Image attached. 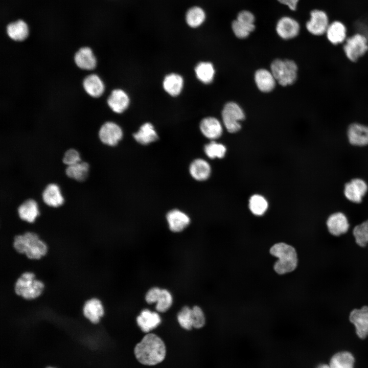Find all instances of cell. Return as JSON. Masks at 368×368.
Listing matches in <instances>:
<instances>
[{
  "label": "cell",
  "instance_id": "6da1fadb",
  "mask_svg": "<svg viewBox=\"0 0 368 368\" xmlns=\"http://www.w3.org/2000/svg\"><path fill=\"white\" fill-rule=\"evenodd\" d=\"M134 355L142 364L154 365L164 360L166 354V346L157 335L148 333L134 348Z\"/></svg>",
  "mask_w": 368,
  "mask_h": 368
},
{
  "label": "cell",
  "instance_id": "7a4b0ae2",
  "mask_svg": "<svg viewBox=\"0 0 368 368\" xmlns=\"http://www.w3.org/2000/svg\"><path fill=\"white\" fill-rule=\"evenodd\" d=\"M269 253L278 259L273 266L274 272L278 274L291 273L297 268L298 254L291 245L283 242L275 243L270 247Z\"/></svg>",
  "mask_w": 368,
  "mask_h": 368
},
{
  "label": "cell",
  "instance_id": "3957f363",
  "mask_svg": "<svg viewBox=\"0 0 368 368\" xmlns=\"http://www.w3.org/2000/svg\"><path fill=\"white\" fill-rule=\"evenodd\" d=\"M13 247L20 254H25L32 260H38L44 256L48 246L35 233L28 232L16 236L14 238Z\"/></svg>",
  "mask_w": 368,
  "mask_h": 368
},
{
  "label": "cell",
  "instance_id": "277c9868",
  "mask_svg": "<svg viewBox=\"0 0 368 368\" xmlns=\"http://www.w3.org/2000/svg\"><path fill=\"white\" fill-rule=\"evenodd\" d=\"M270 71L277 82L283 86L293 84L297 77V65L290 59L274 60L271 63Z\"/></svg>",
  "mask_w": 368,
  "mask_h": 368
},
{
  "label": "cell",
  "instance_id": "5b68a950",
  "mask_svg": "<svg viewBox=\"0 0 368 368\" xmlns=\"http://www.w3.org/2000/svg\"><path fill=\"white\" fill-rule=\"evenodd\" d=\"M44 285L31 272L23 273L17 280L14 286L16 294L27 300L38 297L43 291Z\"/></svg>",
  "mask_w": 368,
  "mask_h": 368
},
{
  "label": "cell",
  "instance_id": "8992f818",
  "mask_svg": "<svg viewBox=\"0 0 368 368\" xmlns=\"http://www.w3.org/2000/svg\"><path fill=\"white\" fill-rule=\"evenodd\" d=\"M223 125L231 133L238 132L241 128L240 122L245 118V113L239 105L235 102L225 104L221 112Z\"/></svg>",
  "mask_w": 368,
  "mask_h": 368
},
{
  "label": "cell",
  "instance_id": "52a82bcc",
  "mask_svg": "<svg viewBox=\"0 0 368 368\" xmlns=\"http://www.w3.org/2000/svg\"><path fill=\"white\" fill-rule=\"evenodd\" d=\"M343 50L350 61L356 62L367 52L368 40L363 34H354L346 40Z\"/></svg>",
  "mask_w": 368,
  "mask_h": 368
},
{
  "label": "cell",
  "instance_id": "ba28073f",
  "mask_svg": "<svg viewBox=\"0 0 368 368\" xmlns=\"http://www.w3.org/2000/svg\"><path fill=\"white\" fill-rule=\"evenodd\" d=\"M145 298L148 304H156V310L160 313L167 311L173 303V297L170 291L157 287H153L149 289Z\"/></svg>",
  "mask_w": 368,
  "mask_h": 368
},
{
  "label": "cell",
  "instance_id": "9c48e42d",
  "mask_svg": "<svg viewBox=\"0 0 368 368\" xmlns=\"http://www.w3.org/2000/svg\"><path fill=\"white\" fill-rule=\"evenodd\" d=\"M349 319L354 325L359 338L364 339L368 336V305L352 309L349 313Z\"/></svg>",
  "mask_w": 368,
  "mask_h": 368
},
{
  "label": "cell",
  "instance_id": "30bf717a",
  "mask_svg": "<svg viewBox=\"0 0 368 368\" xmlns=\"http://www.w3.org/2000/svg\"><path fill=\"white\" fill-rule=\"evenodd\" d=\"M368 191L366 181L360 178H355L346 183L343 194L347 199L354 203H360Z\"/></svg>",
  "mask_w": 368,
  "mask_h": 368
},
{
  "label": "cell",
  "instance_id": "8fae6325",
  "mask_svg": "<svg viewBox=\"0 0 368 368\" xmlns=\"http://www.w3.org/2000/svg\"><path fill=\"white\" fill-rule=\"evenodd\" d=\"M98 135L102 143L109 146H114L122 139L123 131L116 123L107 122L100 127Z\"/></svg>",
  "mask_w": 368,
  "mask_h": 368
},
{
  "label": "cell",
  "instance_id": "7c38bea8",
  "mask_svg": "<svg viewBox=\"0 0 368 368\" xmlns=\"http://www.w3.org/2000/svg\"><path fill=\"white\" fill-rule=\"evenodd\" d=\"M328 232L334 237H339L346 234L350 228L347 216L340 212L331 214L326 221Z\"/></svg>",
  "mask_w": 368,
  "mask_h": 368
},
{
  "label": "cell",
  "instance_id": "4fadbf2b",
  "mask_svg": "<svg viewBox=\"0 0 368 368\" xmlns=\"http://www.w3.org/2000/svg\"><path fill=\"white\" fill-rule=\"evenodd\" d=\"M347 137L349 143L353 146L368 145V125L357 122L351 124L348 127Z\"/></svg>",
  "mask_w": 368,
  "mask_h": 368
},
{
  "label": "cell",
  "instance_id": "5bb4252c",
  "mask_svg": "<svg viewBox=\"0 0 368 368\" xmlns=\"http://www.w3.org/2000/svg\"><path fill=\"white\" fill-rule=\"evenodd\" d=\"M328 26V18L325 12L314 10L311 12L310 19L306 24V28L310 33L317 36L323 35Z\"/></svg>",
  "mask_w": 368,
  "mask_h": 368
},
{
  "label": "cell",
  "instance_id": "9a60e30c",
  "mask_svg": "<svg viewBox=\"0 0 368 368\" xmlns=\"http://www.w3.org/2000/svg\"><path fill=\"white\" fill-rule=\"evenodd\" d=\"M136 321L141 330L148 333L160 325L162 319L157 312L145 309L140 313Z\"/></svg>",
  "mask_w": 368,
  "mask_h": 368
},
{
  "label": "cell",
  "instance_id": "2e32d148",
  "mask_svg": "<svg viewBox=\"0 0 368 368\" xmlns=\"http://www.w3.org/2000/svg\"><path fill=\"white\" fill-rule=\"evenodd\" d=\"M300 25L293 18L284 16L280 19L276 26L278 35L284 39H290L295 37L299 33Z\"/></svg>",
  "mask_w": 368,
  "mask_h": 368
},
{
  "label": "cell",
  "instance_id": "e0dca14e",
  "mask_svg": "<svg viewBox=\"0 0 368 368\" xmlns=\"http://www.w3.org/2000/svg\"><path fill=\"white\" fill-rule=\"evenodd\" d=\"M200 129L202 134L211 141L219 138L223 133V126L217 119L209 117L202 119L200 123Z\"/></svg>",
  "mask_w": 368,
  "mask_h": 368
},
{
  "label": "cell",
  "instance_id": "ac0fdd59",
  "mask_svg": "<svg viewBox=\"0 0 368 368\" xmlns=\"http://www.w3.org/2000/svg\"><path fill=\"white\" fill-rule=\"evenodd\" d=\"M107 102L108 105L113 112L121 113L128 107L129 98L123 90L116 89L111 91Z\"/></svg>",
  "mask_w": 368,
  "mask_h": 368
},
{
  "label": "cell",
  "instance_id": "d6986e66",
  "mask_svg": "<svg viewBox=\"0 0 368 368\" xmlns=\"http://www.w3.org/2000/svg\"><path fill=\"white\" fill-rule=\"evenodd\" d=\"M84 316L93 324L99 322L104 314V309L101 302L98 298L87 300L83 308Z\"/></svg>",
  "mask_w": 368,
  "mask_h": 368
},
{
  "label": "cell",
  "instance_id": "ffe728a7",
  "mask_svg": "<svg viewBox=\"0 0 368 368\" xmlns=\"http://www.w3.org/2000/svg\"><path fill=\"white\" fill-rule=\"evenodd\" d=\"M76 65L80 69L92 70L97 64L96 58L91 50L88 47L81 48L74 55Z\"/></svg>",
  "mask_w": 368,
  "mask_h": 368
},
{
  "label": "cell",
  "instance_id": "44dd1931",
  "mask_svg": "<svg viewBox=\"0 0 368 368\" xmlns=\"http://www.w3.org/2000/svg\"><path fill=\"white\" fill-rule=\"evenodd\" d=\"M43 201L47 205L54 208L61 206L64 201L60 189L54 183L48 184L42 193Z\"/></svg>",
  "mask_w": 368,
  "mask_h": 368
},
{
  "label": "cell",
  "instance_id": "7402d4cb",
  "mask_svg": "<svg viewBox=\"0 0 368 368\" xmlns=\"http://www.w3.org/2000/svg\"><path fill=\"white\" fill-rule=\"evenodd\" d=\"M166 218L170 229L175 233L182 231L190 222L189 216L178 210L170 211L168 213Z\"/></svg>",
  "mask_w": 368,
  "mask_h": 368
},
{
  "label": "cell",
  "instance_id": "603a6c76",
  "mask_svg": "<svg viewBox=\"0 0 368 368\" xmlns=\"http://www.w3.org/2000/svg\"><path fill=\"white\" fill-rule=\"evenodd\" d=\"M254 79L258 88L263 93L272 91L277 82L271 71L265 68L258 70L255 73Z\"/></svg>",
  "mask_w": 368,
  "mask_h": 368
},
{
  "label": "cell",
  "instance_id": "cb8c5ba5",
  "mask_svg": "<svg viewBox=\"0 0 368 368\" xmlns=\"http://www.w3.org/2000/svg\"><path fill=\"white\" fill-rule=\"evenodd\" d=\"M19 217L29 223H33L39 214L37 202L29 198L22 202L17 208Z\"/></svg>",
  "mask_w": 368,
  "mask_h": 368
},
{
  "label": "cell",
  "instance_id": "d4e9b609",
  "mask_svg": "<svg viewBox=\"0 0 368 368\" xmlns=\"http://www.w3.org/2000/svg\"><path fill=\"white\" fill-rule=\"evenodd\" d=\"M83 87L86 93L93 98L102 96L104 91V85L101 78L96 74L87 76L83 80Z\"/></svg>",
  "mask_w": 368,
  "mask_h": 368
},
{
  "label": "cell",
  "instance_id": "484cf974",
  "mask_svg": "<svg viewBox=\"0 0 368 368\" xmlns=\"http://www.w3.org/2000/svg\"><path fill=\"white\" fill-rule=\"evenodd\" d=\"M189 171L191 176L198 181L207 180L212 172L210 164L202 158L193 160L190 166Z\"/></svg>",
  "mask_w": 368,
  "mask_h": 368
},
{
  "label": "cell",
  "instance_id": "4316f807",
  "mask_svg": "<svg viewBox=\"0 0 368 368\" xmlns=\"http://www.w3.org/2000/svg\"><path fill=\"white\" fill-rule=\"evenodd\" d=\"M328 40L334 45H338L346 41L347 29L340 21H334L329 25L326 32Z\"/></svg>",
  "mask_w": 368,
  "mask_h": 368
},
{
  "label": "cell",
  "instance_id": "83f0119b",
  "mask_svg": "<svg viewBox=\"0 0 368 368\" xmlns=\"http://www.w3.org/2000/svg\"><path fill=\"white\" fill-rule=\"evenodd\" d=\"M248 209L250 213L257 217H261L266 214L269 208L267 198L262 194H254L248 199Z\"/></svg>",
  "mask_w": 368,
  "mask_h": 368
},
{
  "label": "cell",
  "instance_id": "f1b7e54d",
  "mask_svg": "<svg viewBox=\"0 0 368 368\" xmlns=\"http://www.w3.org/2000/svg\"><path fill=\"white\" fill-rule=\"evenodd\" d=\"M183 86L182 77L175 73L167 75L163 81L164 90L171 96L175 97L181 93Z\"/></svg>",
  "mask_w": 368,
  "mask_h": 368
},
{
  "label": "cell",
  "instance_id": "f546056e",
  "mask_svg": "<svg viewBox=\"0 0 368 368\" xmlns=\"http://www.w3.org/2000/svg\"><path fill=\"white\" fill-rule=\"evenodd\" d=\"M134 139L140 144L148 145L158 139L157 134L154 126L150 123H145L139 131L133 135Z\"/></svg>",
  "mask_w": 368,
  "mask_h": 368
},
{
  "label": "cell",
  "instance_id": "4dcf8cb0",
  "mask_svg": "<svg viewBox=\"0 0 368 368\" xmlns=\"http://www.w3.org/2000/svg\"><path fill=\"white\" fill-rule=\"evenodd\" d=\"M89 165L86 162H80L67 166L65 174L67 177L79 182L85 181L88 177Z\"/></svg>",
  "mask_w": 368,
  "mask_h": 368
},
{
  "label": "cell",
  "instance_id": "1f68e13d",
  "mask_svg": "<svg viewBox=\"0 0 368 368\" xmlns=\"http://www.w3.org/2000/svg\"><path fill=\"white\" fill-rule=\"evenodd\" d=\"M355 358L348 351H341L335 354L331 358L329 365L331 368H354Z\"/></svg>",
  "mask_w": 368,
  "mask_h": 368
},
{
  "label": "cell",
  "instance_id": "d6a6232c",
  "mask_svg": "<svg viewBox=\"0 0 368 368\" xmlns=\"http://www.w3.org/2000/svg\"><path fill=\"white\" fill-rule=\"evenodd\" d=\"M7 32L12 39L21 41L27 38L29 29L25 22L22 20H18L8 25Z\"/></svg>",
  "mask_w": 368,
  "mask_h": 368
},
{
  "label": "cell",
  "instance_id": "836d02e7",
  "mask_svg": "<svg viewBox=\"0 0 368 368\" xmlns=\"http://www.w3.org/2000/svg\"><path fill=\"white\" fill-rule=\"evenodd\" d=\"M195 72L197 79L204 84L211 83L215 74L214 67L209 62H199L196 66Z\"/></svg>",
  "mask_w": 368,
  "mask_h": 368
},
{
  "label": "cell",
  "instance_id": "e575fe53",
  "mask_svg": "<svg viewBox=\"0 0 368 368\" xmlns=\"http://www.w3.org/2000/svg\"><path fill=\"white\" fill-rule=\"evenodd\" d=\"M205 19L203 10L199 7H193L188 10L186 15L187 24L191 28H196L201 25Z\"/></svg>",
  "mask_w": 368,
  "mask_h": 368
},
{
  "label": "cell",
  "instance_id": "d590c367",
  "mask_svg": "<svg viewBox=\"0 0 368 368\" xmlns=\"http://www.w3.org/2000/svg\"><path fill=\"white\" fill-rule=\"evenodd\" d=\"M353 236L358 246L362 248L368 246V219L354 227Z\"/></svg>",
  "mask_w": 368,
  "mask_h": 368
},
{
  "label": "cell",
  "instance_id": "8d00e7d4",
  "mask_svg": "<svg viewBox=\"0 0 368 368\" xmlns=\"http://www.w3.org/2000/svg\"><path fill=\"white\" fill-rule=\"evenodd\" d=\"M204 151L206 156L211 159L223 158L227 153V148L224 144L211 141L205 145Z\"/></svg>",
  "mask_w": 368,
  "mask_h": 368
},
{
  "label": "cell",
  "instance_id": "74e56055",
  "mask_svg": "<svg viewBox=\"0 0 368 368\" xmlns=\"http://www.w3.org/2000/svg\"><path fill=\"white\" fill-rule=\"evenodd\" d=\"M177 319L182 328L187 330H191L193 328L192 308L183 306L178 313Z\"/></svg>",
  "mask_w": 368,
  "mask_h": 368
},
{
  "label": "cell",
  "instance_id": "f35d334b",
  "mask_svg": "<svg viewBox=\"0 0 368 368\" xmlns=\"http://www.w3.org/2000/svg\"><path fill=\"white\" fill-rule=\"evenodd\" d=\"M232 29L237 37L244 39L247 37L255 30V26L246 25L236 19L232 22Z\"/></svg>",
  "mask_w": 368,
  "mask_h": 368
},
{
  "label": "cell",
  "instance_id": "ab89813d",
  "mask_svg": "<svg viewBox=\"0 0 368 368\" xmlns=\"http://www.w3.org/2000/svg\"><path fill=\"white\" fill-rule=\"evenodd\" d=\"M193 327L195 329L202 328L205 324V316L203 310L198 306L192 308Z\"/></svg>",
  "mask_w": 368,
  "mask_h": 368
},
{
  "label": "cell",
  "instance_id": "60d3db41",
  "mask_svg": "<svg viewBox=\"0 0 368 368\" xmlns=\"http://www.w3.org/2000/svg\"><path fill=\"white\" fill-rule=\"evenodd\" d=\"M81 161V159L79 151L74 148L67 150L62 157V162L67 166L73 165Z\"/></svg>",
  "mask_w": 368,
  "mask_h": 368
},
{
  "label": "cell",
  "instance_id": "b9f144b4",
  "mask_svg": "<svg viewBox=\"0 0 368 368\" xmlns=\"http://www.w3.org/2000/svg\"><path fill=\"white\" fill-rule=\"evenodd\" d=\"M236 19L246 25H255V16L254 14L249 11L243 10L240 12L237 15Z\"/></svg>",
  "mask_w": 368,
  "mask_h": 368
},
{
  "label": "cell",
  "instance_id": "7bdbcfd3",
  "mask_svg": "<svg viewBox=\"0 0 368 368\" xmlns=\"http://www.w3.org/2000/svg\"><path fill=\"white\" fill-rule=\"evenodd\" d=\"M280 3L287 5L290 9L295 10L298 0H278Z\"/></svg>",
  "mask_w": 368,
  "mask_h": 368
},
{
  "label": "cell",
  "instance_id": "ee69618b",
  "mask_svg": "<svg viewBox=\"0 0 368 368\" xmlns=\"http://www.w3.org/2000/svg\"><path fill=\"white\" fill-rule=\"evenodd\" d=\"M316 368H331L329 364H320L318 365Z\"/></svg>",
  "mask_w": 368,
  "mask_h": 368
},
{
  "label": "cell",
  "instance_id": "f6af8a7d",
  "mask_svg": "<svg viewBox=\"0 0 368 368\" xmlns=\"http://www.w3.org/2000/svg\"><path fill=\"white\" fill-rule=\"evenodd\" d=\"M49 368H52V367H49Z\"/></svg>",
  "mask_w": 368,
  "mask_h": 368
}]
</instances>
